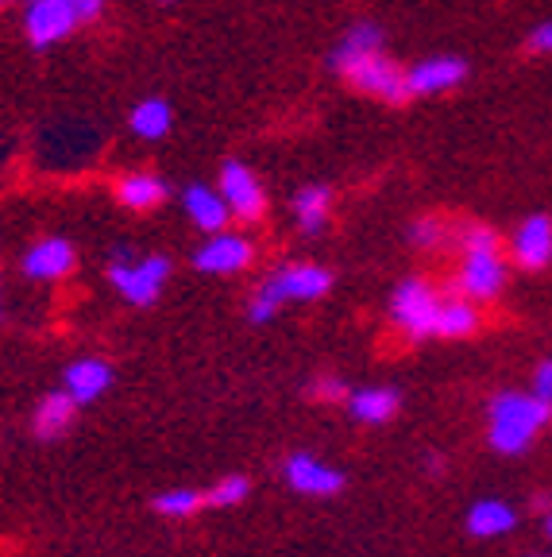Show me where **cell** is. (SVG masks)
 I'll list each match as a JSON object with an SVG mask.
<instances>
[{
  "label": "cell",
  "instance_id": "obj_1",
  "mask_svg": "<svg viewBox=\"0 0 552 557\" xmlns=\"http://www.w3.org/2000/svg\"><path fill=\"white\" fill-rule=\"evenodd\" d=\"M333 70L352 82L360 94L379 97L387 104H402L410 97L406 70L382 51V32L375 24H352L333 51Z\"/></svg>",
  "mask_w": 552,
  "mask_h": 557
},
{
  "label": "cell",
  "instance_id": "obj_2",
  "mask_svg": "<svg viewBox=\"0 0 552 557\" xmlns=\"http://www.w3.org/2000/svg\"><path fill=\"white\" fill-rule=\"evenodd\" d=\"M552 418V403L537 395L502 392L491 403V445L499 453H526L529 442L544 430Z\"/></svg>",
  "mask_w": 552,
  "mask_h": 557
},
{
  "label": "cell",
  "instance_id": "obj_3",
  "mask_svg": "<svg viewBox=\"0 0 552 557\" xmlns=\"http://www.w3.org/2000/svg\"><path fill=\"white\" fill-rule=\"evenodd\" d=\"M104 0H27L24 9V32L32 47H54L78 32L81 24L97 20Z\"/></svg>",
  "mask_w": 552,
  "mask_h": 557
},
{
  "label": "cell",
  "instance_id": "obj_4",
  "mask_svg": "<svg viewBox=\"0 0 552 557\" xmlns=\"http://www.w3.org/2000/svg\"><path fill=\"white\" fill-rule=\"evenodd\" d=\"M506 283V263L499 256V236L487 225H472L464 233V271H460V290L464 298H494Z\"/></svg>",
  "mask_w": 552,
  "mask_h": 557
},
{
  "label": "cell",
  "instance_id": "obj_5",
  "mask_svg": "<svg viewBox=\"0 0 552 557\" xmlns=\"http://www.w3.org/2000/svg\"><path fill=\"white\" fill-rule=\"evenodd\" d=\"M109 278H113V287L121 290L131 306H151L163 295L166 278H171V260H166V256H143L139 263L116 260L113 268H109Z\"/></svg>",
  "mask_w": 552,
  "mask_h": 557
},
{
  "label": "cell",
  "instance_id": "obj_6",
  "mask_svg": "<svg viewBox=\"0 0 552 557\" xmlns=\"http://www.w3.org/2000/svg\"><path fill=\"white\" fill-rule=\"evenodd\" d=\"M216 190L225 194L233 218L260 221L263 213H267V190H263L260 174L251 171L248 163H240V159H228V163L221 166V183H216Z\"/></svg>",
  "mask_w": 552,
  "mask_h": 557
},
{
  "label": "cell",
  "instance_id": "obj_7",
  "mask_svg": "<svg viewBox=\"0 0 552 557\" xmlns=\"http://www.w3.org/2000/svg\"><path fill=\"white\" fill-rule=\"evenodd\" d=\"M437 313L440 298L432 295V287H425L422 278H406L390 298V318H394L410 337H429L437 333Z\"/></svg>",
  "mask_w": 552,
  "mask_h": 557
},
{
  "label": "cell",
  "instance_id": "obj_8",
  "mask_svg": "<svg viewBox=\"0 0 552 557\" xmlns=\"http://www.w3.org/2000/svg\"><path fill=\"white\" fill-rule=\"evenodd\" d=\"M251 256H255V248H251L248 236L221 228V233H209V240L198 248L193 263H198V271H205V275H233V271L248 268Z\"/></svg>",
  "mask_w": 552,
  "mask_h": 557
},
{
  "label": "cell",
  "instance_id": "obj_9",
  "mask_svg": "<svg viewBox=\"0 0 552 557\" xmlns=\"http://www.w3.org/2000/svg\"><path fill=\"white\" fill-rule=\"evenodd\" d=\"M464 78H467V62L456 59V54H432V59H425V62H417V66L406 70L410 97L449 94V89H456Z\"/></svg>",
  "mask_w": 552,
  "mask_h": 557
},
{
  "label": "cell",
  "instance_id": "obj_10",
  "mask_svg": "<svg viewBox=\"0 0 552 557\" xmlns=\"http://www.w3.org/2000/svg\"><path fill=\"white\" fill-rule=\"evenodd\" d=\"M267 283L278 290L283 302H313V298L328 295L333 275H328V268H321V263H290V268L275 271Z\"/></svg>",
  "mask_w": 552,
  "mask_h": 557
},
{
  "label": "cell",
  "instance_id": "obj_11",
  "mask_svg": "<svg viewBox=\"0 0 552 557\" xmlns=\"http://www.w3.org/2000/svg\"><path fill=\"white\" fill-rule=\"evenodd\" d=\"M514 260H518L526 271L549 268V260H552V218L534 213V218L522 221L518 233H514Z\"/></svg>",
  "mask_w": 552,
  "mask_h": 557
},
{
  "label": "cell",
  "instance_id": "obj_12",
  "mask_svg": "<svg viewBox=\"0 0 552 557\" xmlns=\"http://www.w3.org/2000/svg\"><path fill=\"white\" fill-rule=\"evenodd\" d=\"M74 271V248L62 236H47V240L32 244L24 256V275L27 278H43V283H54V278L70 275Z\"/></svg>",
  "mask_w": 552,
  "mask_h": 557
},
{
  "label": "cell",
  "instance_id": "obj_13",
  "mask_svg": "<svg viewBox=\"0 0 552 557\" xmlns=\"http://www.w3.org/2000/svg\"><path fill=\"white\" fill-rule=\"evenodd\" d=\"M181 209H186V218L193 221L198 228H205V233H221V228L228 225V201L221 190H213V186L205 183H193L186 186V194H181Z\"/></svg>",
  "mask_w": 552,
  "mask_h": 557
},
{
  "label": "cell",
  "instance_id": "obj_14",
  "mask_svg": "<svg viewBox=\"0 0 552 557\" xmlns=\"http://www.w3.org/2000/svg\"><path fill=\"white\" fill-rule=\"evenodd\" d=\"M286 480L305 496H333V492L344 487V476L337 469H328V465L313 461L310 453H293L286 461Z\"/></svg>",
  "mask_w": 552,
  "mask_h": 557
},
{
  "label": "cell",
  "instance_id": "obj_15",
  "mask_svg": "<svg viewBox=\"0 0 552 557\" xmlns=\"http://www.w3.org/2000/svg\"><path fill=\"white\" fill-rule=\"evenodd\" d=\"M109 383H113V368L104 364V360H74L66 368L62 387H66L74 403H93L109 392Z\"/></svg>",
  "mask_w": 552,
  "mask_h": 557
},
{
  "label": "cell",
  "instance_id": "obj_16",
  "mask_svg": "<svg viewBox=\"0 0 552 557\" xmlns=\"http://www.w3.org/2000/svg\"><path fill=\"white\" fill-rule=\"evenodd\" d=\"M116 198H121L124 209H136V213H143V209L163 206L166 183L151 171H131V174H124L121 183H116Z\"/></svg>",
  "mask_w": 552,
  "mask_h": 557
},
{
  "label": "cell",
  "instance_id": "obj_17",
  "mask_svg": "<svg viewBox=\"0 0 552 557\" xmlns=\"http://www.w3.org/2000/svg\"><path fill=\"white\" fill-rule=\"evenodd\" d=\"M74 407H78V403L70 399L66 387H62V392H51L43 403H39V410H35V434L43 437V442L62 437L70 430V422H74Z\"/></svg>",
  "mask_w": 552,
  "mask_h": 557
},
{
  "label": "cell",
  "instance_id": "obj_18",
  "mask_svg": "<svg viewBox=\"0 0 552 557\" xmlns=\"http://www.w3.org/2000/svg\"><path fill=\"white\" fill-rule=\"evenodd\" d=\"M514 511H510L502 499H479V504L467 511V531L475 539H499V534L514 531Z\"/></svg>",
  "mask_w": 552,
  "mask_h": 557
},
{
  "label": "cell",
  "instance_id": "obj_19",
  "mask_svg": "<svg viewBox=\"0 0 552 557\" xmlns=\"http://www.w3.org/2000/svg\"><path fill=\"white\" fill-rule=\"evenodd\" d=\"M128 124L139 139H163L174 124V113L163 97H143V101L128 113Z\"/></svg>",
  "mask_w": 552,
  "mask_h": 557
},
{
  "label": "cell",
  "instance_id": "obj_20",
  "mask_svg": "<svg viewBox=\"0 0 552 557\" xmlns=\"http://www.w3.org/2000/svg\"><path fill=\"white\" fill-rule=\"evenodd\" d=\"M328 190L325 186H302V190L293 194V218L302 225V233H321L328 221Z\"/></svg>",
  "mask_w": 552,
  "mask_h": 557
},
{
  "label": "cell",
  "instance_id": "obj_21",
  "mask_svg": "<svg viewBox=\"0 0 552 557\" xmlns=\"http://www.w3.org/2000/svg\"><path fill=\"white\" fill-rule=\"evenodd\" d=\"M479 325V313L467 298H452V302H440L437 313V337H467Z\"/></svg>",
  "mask_w": 552,
  "mask_h": 557
},
{
  "label": "cell",
  "instance_id": "obj_22",
  "mask_svg": "<svg viewBox=\"0 0 552 557\" xmlns=\"http://www.w3.org/2000/svg\"><path fill=\"white\" fill-rule=\"evenodd\" d=\"M398 410V395L390 387H367V392L352 395V414L360 422H387Z\"/></svg>",
  "mask_w": 552,
  "mask_h": 557
},
{
  "label": "cell",
  "instance_id": "obj_23",
  "mask_svg": "<svg viewBox=\"0 0 552 557\" xmlns=\"http://www.w3.org/2000/svg\"><path fill=\"white\" fill-rule=\"evenodd\" d=\"M201 504H205V496H198L190 487H178V492H163V496L155 499V511L171 515V519H186V515H193Z\"/></svg>",
  "mask_w": 552,
  "mask_h": 557
},
{
  "label": "cell",
  "instance_id": "obj_24",
  "mask_svg": "<svg viewBox=\"0 0 552 557\" xmlns=\"http://www.w3.org/2000/svg\"><path fill=\"white\" fill-rule=\"evenodd\" d=\"M248 480L243 476H228V480H221V484L213 487V492H209L205 496V504L209 507H233V504H240L243 496H248Z\"/></svg>",
  "mask_w": 552,
  "mask_h": 557
},
{
  "label": "cell",
  "instance_id": "obj_25",
  "mask_svg": "<svg viewBox=\"0 0 552 557\" xmlns=\"http://www.w3.org/2000/svg\"><path fill=\"white\" fill-rule=\"evenodd\" d=\"M283 306V298H278V290L271 287V283H263L255 295H251V302H248V318L251 322H271L275 318V310Z\"/></svg>",
  "mask_w": 552,
  "mask_h": 557
},
{
  "label": "cell",
  "instance_id": "obj_26",
  "mask_svg": "<svg viewBox=\"0 0 552 557\" xmlns=\"http://www.w3.org/2000/svg\"><path fill=\"white\" fill-rule=\"evenodd\" d=\"M410 240H414L417 248H437V244H444V225H440L437 218H422L410 228Z\"/></svg>",
  "mask_w": 552,
  "mask_h": 557
},
{
  "label": "cell",
  "instance_id": "obj_27",
  "mask_svg": "<svg viewBox=\"0 0 552 557\" xmlns=\"http://www.w3.org/2000/svg\"><path fill=\"white\" fill-rule=\"evenodd\" d=\"M526 44H529V51H537V54H552V20L541 27H534Z\"/></svg>",
  "mask_w": 552,
  "mask_h": 557
},
{
  "label": "cell",
  "instance_id": "obj_28",
  "mask_svg": "<svg viewBox=\"0 0 552 557\" xmlns=\"http://www.w3.org/2000/svg\"><path fill=\"white\" fill-rule=\"evenodd\" d=\"M534 395H537V399H544V403H552V360H544V364L537 368V375H534Z\"/></svg>",
  "mask_w": 552,
  "mask_h": 557
},
{
  "label": "cell",
  "instance_id": "obj_29",
  "mask_svg": "<svg viewBox=\"0 0 552 557\" xmlns=\"http://www.w3.org/2000/svg\"><path fill=\"white\" fill-rule=\"evenodd\" d=\"M313 395H321V399H340V395H344V383L325 380V383H317V392H313Z\"/></svg>",
  "mask_w": 552,
  "mask_h": 557
},
{
  "label": "cell",
  "instance_id": "obj_30",
  "mask_svg": "<svg viewBox=\"0 0 552 557\" xmlns=\"http://www.w3.org/2000/svg\"><path fill=\"white\" fill-rule=\"evenodd\" d=\"M544 527H549V539H552V515H549V522H544Z\"/></svg>",
  "mask_w": 552,
  "mask_h": 557
},
{
  "label": "cell",
  "instance_id": "obj_31",
  "mask_svg": "<svg viewBox=\"0 0 552 557\" xmlns=\"http://www.w3.org/2000/svg\"><path fill=\"white\" fill-rule=\"evenodd\" d=\"M163 4H174V0H163Z\"/></svg>",
  "mask_w": 552,
  "mask_h": 557
},
{
  "label": "cell",
  "instance_id": "obj_32",
  "mask_svg": "<svg viewBox=\"0 0 552 557\" xmlns=\"http://www.w3.org/2000/svg\"><path fill=\"white\" fill-rule=\"evenodd\" d=\"M0 4H4V0H0Z\"/></svg>",
  "mask_w": 552,
  "mask_h": 557
}]
</instances>
